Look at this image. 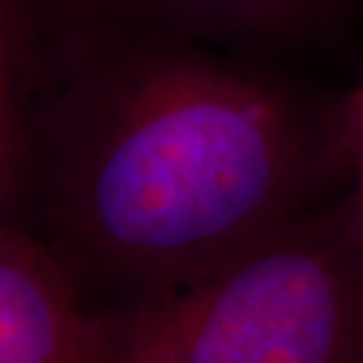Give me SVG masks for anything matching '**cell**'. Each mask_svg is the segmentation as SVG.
I'll list each match as a JSON object with an SVG mask.
<instances>
[{
    "mask_svg": "<svg viewBox=\"0 0 363 363\" xmlns=\"http://www.w3.org/2000/svg\"><path fill=\"white\" fill-rule=\"evenodd\" d=\"M17 227L101 309L191 286L309 210L340 165V106L206 43L17 0Z\"/></svg>",
    "mask_w": 363,
    "mask_h": 363,
    "instance_id": "cell-1",
    "label": "cell"
},
{
    "mask_svg": "<svg viewBox=\"0 0 363 363\" xmlns=\"http://www.w3.org/2000/svg\"><path fill=\"white\" fill-rule=\"evenodd\" d=\"M106 363H363V227L304 210L203 279L106 309Z\"/></svg>",
    "mask_w": 363,
    "mask_h": 363,
    "instance_id": "cell-2",
    "label": "cell"
},
{
    "mask_svg": "<svg viewBox=\"0 0 363 363\" xmlns=\"http://www.w3.org/2000/svg\"><path fill=\"white\" fill-rule=\"evenodd\" d=\"M111 318L26 229H0V363H106Z\"/></svg>",
    "mask_w": 363,
    "mask_h": 363,
    "instance_id": "cell-3",
    "label": "cell"
},
{
    "mask_svg": "<svg viewBox=\"0 0 363 363\" xmlns=\"http://www.w3.org/2000/svg\"><path fill=\"white\" fill-rule=\"evenodd\" d=\"M64 17L156 28L222 50L288 45L335 17L345 0H28Z\"/></svg>",
    "mask_w": 363,
    "mask_h": 363,
    "instance_id": "cell-4",
    "label": "cell"
},
{
    "mask_svg": "<svg viewBox=\"0 0 363 363\" xmlns=\"http://www.w3.org/2000/svg\"><path fill=\"white\" fill-rule=\"evenodd\" d=\"M24 33L17 0H0V229L17 224L24 179Z\"/></svg>",
    "mask_w": 363,
    "mask_h": 363,
    "instance_id": "cell-5",
    "label": "cell"
},
{
    "mask_svg": "<svg viewBox=\"0 0 363 363\" xmlns=\"http://www.w3.org/2000/svg\"><path fill=\"white\" fill-rule=\"evenodd\" d=\"M340 168L350 175L347 203L363 227V76L340 104Z\"/></svg>",
    "mask_w": 363,
    "mask_h": 363,
    "instance_id": "cell-6",
    "label": "cell"
}]
</instances>
